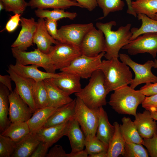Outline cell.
I'll return each mask as SVG.
<instances>
[{
	"instance_id": "cell-1",
	"label": "cell",
	"mask_w": 157,
	"mask_h": 157,
	"mask_svg": "<svg viewBox=\"0 0 157 157\" xmlns=\"http://www.w3.org/2000/svg\"><path fill=\"white\" fill-rule=\"evenodd\" d=\"M116 25L114 21L106 23L97 22L96 24L97 28L101 31L104 35L105 53L104 56L107 60L118 58L120 49L131 42V24H128L120 26L117 31H112L113 26Z\"/></svg>"
},
{
	"instance_id": "cell-2",
	"label": "cell",
	"mask_w": 157,
	"mask_h": 157,
	"mask_svg": "<svg viewBox=\"0 0 157 157\" xmlns=\"http://www.w3.org/2000/svg\"><path fill=\"white\" fill-rule=\"evenodd\" d=\"M99 69L103 73L105 86L108 93L130 84L133 79L129 67L118 58L102 60Z\"/></svg>"
},
{
	"instance_id": "cell-3",
	"label": "cell",
	"mask_w": 157,
	"mask_h": 157,
	"mask_svg": "<svg viewBox=\"0 0 157 157\" xmlns=\"http://www.w3.org/2000/svg\"><path fill=\"white\" fill-rule=\"evenodd\" d=\"M108 103L119 114L135 116L138 106L142 104L146 96L140 90H135L130 86H125L114 91Z\"/></svg>"
},
{
	"instance_id": "cell-4",
	"label": "cell",
	"mask_w": 157,
	"mask_h": 157,
	"mask_svg": "<svg viewBox=\"0 0 157 157\" xmlns=\"http://www.w3.org/2000/svg\"><path fill=\"white\" fill-rule=\"evenodd\" d=\"M90 78L88 85L75 95L89 108L98 109L106 104V98L108 93L105 86L103 73L100 69L95 71Z\"/></svg>"
},
{
	"instance_id": "cell-5",
	"label": "cell",
	"mask_w": 157,
	"mask_h": 157,
	"mask_svg": "<svg viewBox=\"0 0 157 157\" xmlns=\"http://www.w3.org/2000/svg\"><path fill=\"white\" fill-rule=\"evenodd\" d=\"M99 108H90L79 98H76L74 118L77 121L86 138L96 135L98 120Z\"/></svg>"
},
{
	"instance_id": "cell-6",
	"label": "cell",
	"mask_w": 157,
	"mask_h": 157,
	"mask_svg": "<svg viewBox=\"0 0 157 157\" xmlns=\"http://www.w3.org/2000/svg\"><path fill=\"white\" fill-rule=\"evenodd\" d=\"M105 52L100 53L97 56L90 57L81 54L75 58L68 66L60 70L76 75L81 78H90L93 73L99 69L101 59Z\"/></svg>"
},
{
	"instance_id": "cell-7",
	"label": "cell",
	"mask_w": 157,
	"mask_h": 157,
	"mask_svg": "<svg viewBox=\"0 0 157 157\" xmlns=\"http://www.w3.org/2000/svg\"><path fill=\"white\" fill-rule=\"evenodd\" d=\"M13 56L16 62L21 65H35L43 68L46 72L55 73L56 69L51 58V55L44 53L38 49L30 52L23 51L16 48H12Z\"/></svg>"
},
{
	"instance_id": "cell-8",
	"label": "cell",
	"mask_w": 157,
	"mask_h": 157,
	"mask_svg": "<svg viewBox=\"0 0 157 157\" xmlns=\"http://www.w3.org/2000/svg\"><path fill=\"white\" fill-rule=\"evenodd\" d=\"M121 61L129 66L133 71L135 77L133 79L130 86L135 89L138 85L142 83H154L157 82V76L151 71L154 62L149 60L144 64H138L133 61L129 56L124 53H119Z\"/></svg>"
},
{
	"instance_id": "cell-9",
	"label": "cell",
	"mask_w": 157,
	"mask_h": 157,
	"mask_svg": "<svg viewBox=\"0 0 157 157\" xmlns=\"http://www.w3.org/2000/svg\"><path fill=\"white\" fill-rule=\"evenodd\" d=\"M50 53L56 70L68 66L75 58L81 55L78 47L60 42L52 46Z\"/></svg>"
},
{
	"instance_id": "cell-10",
	"label": "cell",
	"mask_w": 157,
	"mask_h": 157,
	"mask_svg": "<svg viewBox=\"0 0 157 157\" xmlns=\"http://www.w3.org/2000/svg\"><path fill=\"white\" fill-rule=\"evenodd\" d=\"M131 55L149 53L155 58L157 53V33H147L138 37L122 48Z\"/></svg>"
},
{
	"instance_id": "cell-11",
	"label": "cell",
	"mask_w": 157,
	"mask_h": 157,
	"mask_svg": "<svg viewBox=\"0 0 157 157\" xmlns=\"http://www.w3.org/2000/svg\"><path fill=\"white\" fill-rule=\"evenodd\" d=\"M104 35L101 31L93 26L85 35L79 46L81 54L94 57L105 52V40Z\"/></svg>"
},
{
	"instance_id": "cell-12",
	"label": "cell",
	"mask_w": 157,
	"mask_h": 157,
	"mask_svg": "<svg viewBox=\"0 0 157 157\" xmlns=\"http://www.w3.org/2000/svg\"><path fill=\"white\" fill-rule=\"evenodd\" d=\"M8 98L9 118L11 123L27 122L34 112L20 96L15 88L10 92Z\"/></svg>"
},
{
	"instance_id": "cell-13",
	"label": "cell",
	"mask_w": 157,
	"mask_h": 157,
	"mask_svg": "<svg viewBox=\"0 0 157 157\" xmlns=\"http://www.w3.org/2000/svg\"><path fill=\"white\" fill-rule=\"evenodd\" d=\"M93 26L92 23L66 25L58 29V33L62 42L69 43L79 47L85 35Z\"/></svg>"
},
{
	"instance_id": "cell-14",
	"label": "cell",
	"mask_w": 157,
	"mask_h": 157,
	"mask_svg": "<svg viewBox=\"0 0 157 157\" xmlns=\"http://www.w3.org/2000/svg\"><path fill=\"white\" fill-rule=\"evenodd\" d=\"M6 71L10 76L12 81L15 83V88L19 94L34 113L37 110L33 92V86L35 81L31 78L21 76L8 67Z\"/></svg>"
},
{
	"instance_id": "cell-15",
	"label": "cell",
	"mask_w": 157,
	"mask_h": 157,
	"mask_svg": "<svg viewBox=\"0 0 157 157\" xmlns=\"http://www.w3.org/2000/svg\"><path fill=\"white\" fill-rule=\"evenodd\" d=\"M20 22L21 29L11 47L24 51L33 45V39L37 28V22L33 18L27 19L24 17L21 18Z\"/></svg>"
},
{
	"instance_id": "cell-16",
	"label": "cell",
	"mask_w": 157,
	"mask_h": 157,
	"mask_svg": "<svg viewBox=\"0 0 157 157\" xmlns=\"http://www.w3.org/2000/svg\"><path fill=\"white\" fill-rule=\"evenodd\" d=\"M8 67L21 76L32 79L36 82L59 76L58 73H51L40 71L38 69V67H40L35 65L26 66L16 62L15 65L11 64Z\"/></svg>"
},
{
	"instance_id": "cell-17",
	"label": "cell",
	"mask_w": 157,
	"mask_h": 157,
	"mask_svg": "<svg viewBox=\"0 0 157 157\" xmlns=\"http://www.w3.org/2000/svg\"><path fill=\"white\" fill-rule=\"evenodd\" d=\"M37 22V28L33 39V43L36 44L38 49L41 52L49 54L52 44H56L59 42L55 40L48 32L44 18H39Z\"/></svg>"
},
{
	"instance_id": "cell-18",
	"label": "cell",
	"mask_w": 157,
	"mask_h": 157,
	"mask_svg": "<svg viewBox=\"0 0 157 157\" xmlns=\"http://www.w3.org/2000/svg\"><path fill=\"white\" fill-rule=\"evenodd\" d=\"M57 77L49 78L60 89L70 95L79 92L82 89L79 76L71 73L61 72Z\"/></svg>"
},
{
	"instance_id": "cell-19",
	"label": "cell",
	"mask_w": 157,
	"mask_h": 157,
	"mask_svg": "<svg viewBox=\"0 0 157 157\" xmlns=\"http://www.w3.org/2000/svg\"><path fill=\"white\" fill-rule=\"evenodd\" d=\"M133 121L140 136L143 139L151 138L157 131V122L152 118L151 112L145 110L137 113Z\"/></svg>"
},
{
	"instance_id": "cell-20",
	"label": "cell",
	"mask_w": 157,
	"mask_h": 157,
	"mask_svg": "<svg viewBox=\"0 0 157 157\" xmlns=\"http://www.w3.org/2000/svg\"><path fill=\"white\" fill-rule=\"evenodd\" d=\"M44 81L48 94L47 106L58 108L73 100L69 95L59 88L49 78L45 79Z\"/></svg>"
},
{
	"instance_id": "cell-21",
	"label": "cell",
	"mask_w": 157,
	"mask_h": 157,
	"mask_svg": "<svg viewBox=\"0 0 157 157\" xmlns=\"http://www.w3.org/2000/svg\"><path fill=\"white\" fill-rule=\"evenodd\" d=\"M68 138L71 148L72 152L83 150L85 146V137L80 127V125L75 119L69 121L65 134Z\"/></svg>"
},
{
	"instance_id": "cell-22",
	"label": "cell",
	"mask_w": 157,
	"mask_h": 157,
	"mask_svg": "<svg viewBox=\"0 0 157 157\" xmlns=\"http://www.w3.org/2000/svg\"><path fill=\"white\" fill-rule=\"evenodd\" d=\"M69 120L60 124L43 127L36 133L41 141L46 143L50 147L62 137L65 135Z\"/></svg>"
},
{
	"instance_id": "cell-23",
	"label": "cell",
	"mask_w": 157,
	"mask_h": 157,
	"mask_svg": "<svg viewBox=\"0 0 157 157\" xmlns=\"http://www.w3.org/2000/svg\"><path fill=\"white\" fill-rule=\"evenodd\" d=\"M76 98L71 102L58 108L51 116L44 127L62 124L74 118Z\"/></svg>"
},
{
	"instance_id": "cell-24",
	"label": "cell",
	"mask_w": 157,
	"mask_h": 157,
	"mask_svg": "<svg viewBox=\"0 0 157 157\" xmlns=\"http://www.w3.org/2000/svg\"><path fill=\"white\" fill-rule=\"evenodd\" d=\"M114 126L111 125L108 119L107 113L102 106L99 108V120L96 136L108 146L115 133Z\"/></svg>"
},
{
	"instance_id": "cell-25",
	"label": "cell",
	"mask_w": 157,
	"mask_h": 157,
	"mask_svg": "<svg viewBox=\"0 0 157 157\" xmlns=\"http://www.w3.org/2000/svg\"><path fill=\"white\" fill-rule=\"evenodd\" d=\"M41 140L36 133H30L17 143L16 150L12 157H29Z\"/></svg>"
},
{
	"instance_id": "cell-26",
	"label": "cell",
	"mask_w": 157,
	"mask_h": 157,
	"mask_svg": "<svg viewBox=\"0 0 157 157\" xmlns=\"http://www.w3.org/2000/svg\"><path fill=\"white\" fill-rule=\"evenodd\" d=\"M58 108L47 106L37 109L27 122L30 133H36L44 127Z\"/></svg>"
},
{
	"instance_id": "cell-27",
	"label": "cell",
	"mask_w": 157,
	"mask_h": 157,
	"mask_svg": "<svg viewBox=\"0 0 157 157\" xmlns=\"http://www.w3.org/2000/svg\"><path fill=\"white\" fill-rule=\"evenodd\" d=\"M126 1L128 8L127 13L136 17L137 14L133 10L131 5L132 0ZM98 5L102 9L103 15L99 18L101 19L106 17L110 12L121 11L124 6L122 0H97Z\"/></svg>"
},
{
	"instance_id": "cell-28",
	"label": "cell",
	"mask_w": 157,
	"mask_h": 157,
	"mask_svg": "<svg viewBox=\"0 0 157 157\" xmlns=\"http://www.w3.org/2000/svg\"><path fill=\"white\" fill-rule=\"evenodd\" d=\"M28 6L31 8L45 9L47 8L66 9L72 6L83 8L75 0H30Z\"/></svg>"
},
{
	"instance_id": "cell-29",
	"label": "cell",
	"mask_w": 157,
	"mask_h": 157,
	"mask_svg": "<svg viewBox=\"0 0 157 157\" xmlns=\"http://www.w3.org/2000/svg\"><path fill=\"white\" fill-rule=\"evenodd\" d=\"M122 122L119 129L125 142L143 145V139L139 133L134 122L130 118L126 117L122 118Z\"/></svg>"
},
{
	"instance_id": "cell-30",
	"label": "cell",
	"mask_w": 157,
	"mask_h": 157,
	"mask_svg": "<svg viewBox=\"0 0 157 157\" xmlns=\"http://www.w3.org/2000/svg\"><path fill=\"white\" fill-rule=\"evenodd\" d=\"M10 92L6 86L0 84V131L3 132L11 123L9 118V102L8 96Z\"/></svg>"
},
{
	"instance_id": "cell-31",
	"label": "cell",
	"mask_w": 157,
	"mask_h": 157,
	"mask_svg": "<svg viewBox=\"0 0 157 157\" xmlns=\"http://www.w3.org/2000/svg\"><path fill=\"white\" fill-rule=\"evenodd\" d=\"M115 130L108 145L107 157L124 156L125 142L121 133L119 125L117 122L113 124Z\"/></svg>"
},
{
	"instance_id": "cell-32",
	"label": "cell",
	"mask_w": 157,
	"mask_h": 157,
	"mask_svg": "<svg viewBox=\"0 0 157 157\" xmlns=\"http://www.w3.org/2000/svg\"><path fill=\"white\" fill-rule=\"evenodd\" d=\"M30 133L27 122H16L11 123L1 135L8 137L18 143Z\"/></svg>"
},
{
	"instance_id": "cell-33",
	"label": "cell",
	"mask_w": 157,
	"mask_h": 157,
	"mask_svg": "<svg viewBox=\"0 0 157 157\" xmlns=\"http://www.w3.org/2000/svg\"><path fill=\"white\" fill-rule=\"evenodd\" d=\"M137 17L139 20H141L142 24L139 28L133 27L131 29L132 33L131 41L144 33H157V20L152 19L142 14H138Z\"/></svg>"
},
{
	"instance_id": "cell-34",
	"label": "cell",
	"mask_w": 157,
	"mask_h": 157,
	"mask_svg": "<svg viewBox=\"0 0 157 157\" xmlns=\"http://www.w3.org/2000/svg\"><path fill=\"white\" fill-rule=\"evenodd\" d=\"M131 5L137 15L143 14L154 19L157 13V0H135L132 1Z\"/></svg>"
},
{
	"instance_id": "cell-35",
	"label": "cell",
	"mask_w": 157,
	"mask_h": 157,
	"mask_svg": "<svg viewBox=\"0 0 157 157\" xmlns=\"http://www.w3.org/2000/svg\"><path fill=\"white\" fill-rule=\"evenodd\" d=\"M64 10L56 8L50 10L38 8L35 10V13L36 16L39 18H46L56 21L63 18L73 20L77 16L76 13L65 11Z\"/></svg>"
},
{
	"instance_id": "cell-36",
	"label": "cell",
	"mask_w": 157,
	"mask_h": 157,
	"mask_svg": "<svg viewBox=\"0 0 157 157\" xmlns=\"http://www.w3.org/2000/svg\"><path fill=\"white\" fill-rule=\"evenodd\" d=\"M33 92L37 110L48 106V94L44 81L38 82L35 81L33 86Z\"/></svg>"
},
{
	"instance_id": "cell-37",
	"label": "cell",
	"mask_w": 157,
	"mask_h": 157,
	"mask_svg": "<svg viewBox=\"0 0 157 157\" xmlns=\"http://www.w3.org/2000/svg\"><path fill=\"white\" fill-rule=\"evenodd\" d=\"M85 150L89 155H92L104 152H107L108 146L106 144L96 136L86 138Z\"/></svg>"
},
{
	"instance_id": "cell-38",
	"label": "cell",
	"mask_w": 157,
	"mask_h": 157,
	"mask_svg": "<svg viewBox=\"0 0 157 157\" xmlns=\"http://www.w3.org/2000/svg\"><path fill=\"white\" fill-rule=\"evenodd\" d=\"M142 144L125 142L124 154L125 157H148L149 155Z\"/></svg>"
},
{
	"instance_id": "cell-39",
	"label": "cell",
	"mask_w": 157,
	"mask_h": 157,
	"mask_svg": "<svg viewBox=\"0 0 157 157\" xmlns=\"http://www.w3.org/2000/svg\"><path fill=\"white\" fill-rule=\"evenodd\" d=\"M17 143L9 137L0 135V157H12Z\"/></svg>"
},
{
	"instance_id": "cell-40",
	"label": "cell",
	"mask_w": 157,
	"mask_h": 157,
	"mask_svg": "<svg viewBox=\"0 0 157 157\" xmlns=\"http://www.w3.org/2000/svg\"><path fill=\"white\" fill-rule=\"evenodd\" d=\"M3 4L6 11L11 12L15 14H22L28 6L25 0H0Z\"/></svg>"
},
{
	"instance_id": "cell-41",
	"label": "cell",
	"mask_w": 157,
	"mask_h": 157,
	"mask_svg": "<svg viewBox=\"0 0 157 157\" xmlns=\"http://www.w3.org/2000/svg\"><path fill=\"white\" fill-rule=\"evenodd\" d=\"M143 145L147 148L151 157H157V131L152 137L143 139Z\"/></svg>"
},
{
	"instance_id": "cell-42",
	"label": "cell",
	"mask_w": 157,
	"mask_h": 157,
	"mask_svg": "<svg viewBox=\"0 0 157 157\" xmlns=\"http://www.w3.org/2000/svg\"><path fill=\"white\" fill-rule=\"evenodd\" d=\"M45 24L47 30L50 35L55 40L62 42V40L58 33L57 29V21L46 18Z\"/></svg>"
},
{
	"instance_id": "cell-43",
	"label": "cell",
	"mask_w": 157,
	"mask_h": 157,
	"mask_svg": "<svg viewBox=\"0 0 157 157\" xmlns=\"http://www.w3.org/2000/svg\"><path fill=\"white\" fill-rule=\"evenodd\" d=\"M141 104L143 108L150 112L157 111V94L146 96Z\"/></svg>"
},
{
	"instance_id": "cell-44",
	"label": "cell",
	"mask_w": 157,
	"mask_h": 157,
	"mask_svg": "<svg viewBox=\"0 0 157 157\" xmlns=\"http://www.w3.org/2000/svg\"><path fill=\"white\" fill-rule=\"evenodd\" d=\"M46 157H70V153L67 154L62 146L56 145L47 154Z\"/></svg>"
},
{
	"instance_id": "cell-45",
	"label": "cell",
	"mask_w": 157,
	"mask_h": 157,
	"mask_svg": "<svg viewBox=\"0 0 157 157\" xmlns=\"http://www.w3.org/2000/svg\"><path fill=\"white\" fill-rule=\"evenodd\" d=\"M21 14L15 13L10 18L7 23L5 29L8 32L13 31L17 28L20 21Z\"/></svg>"
},
{
	"instance_id": "cell-46",
	"label": "cell",
	"mask_w": 157,
	"mask_h": 157,
	"mask_svg": "<svg viewBox=\"0 0 157 157\" xmlns=\"http://www.w3.org/2000/svg\"><path fill=\"white\" fill-rule=\"evenodd\" d=\"M49 147L46 143L41 141L30 157H46Z\"/></svg>"
},
{
	"instance_id": "cell-47",
	"label": "cell",
	"mask_w": 157,
	"mask_h": 157,
	"mask_svg": "<svg viewBox=\"0 0 157 157\" xmlns=\"http://www.w3.org/2000/svg\"><path fill=\"white\" fill-rule=\"evenodd\" d=\"M146 96H149L157 94V82L146 84L140 90Z\"/></svg>"
},
{
	"instance_id": "cell-48",
	"label": "cell",
	"mask_w": 157,
	"mask_h": 157,
	"mask_svg": "<svg viewBox=\"0 0 157 157\" xmlns=\"http://www.w3.org/2000/svg\"><path fill=\"white\" fill-rule=\"evenodd\" d=\"M83 8H86L89 11H92L98 5L97 0H75Z\"/></svg>"
},
{
	"instance_id": "cell-49",
	"label": "cell",
	"mask_w": 157,
	"mask_h": 157,
	"mask_svg": "<svg viewBox=\"0 0 157 157\" xmlns=\"http://www.w3.org/2000/svg\"><path fill=\"white\" fill-rule=\"evenodd\" d=\"M12 79L10 75H0V82L6 86L8 88L10 92L13 91L11 81Z\"/></svg>"
},
{
	"instance_id": "cell-50",
	"label": "cell",
	"mask_w": 157,
	"mask_h": 157,
	"mask_svg": "<svg viewBox=\"0 0 157 157\" xmlns=\"http://www.w3.org/2000/svg\"><path fill=\"white\" fill-rule=\"evenodd\" d=\"M70 157H87L88 154L85 150L70 153Z\"/></svg>"
},
{
	"instance_id": "cell-51",
	"label": "cell",
	"mask_w": 157,
	"mask_h": 157,
	"mask_svg": "<svg viewBox=\"0 0 157 157\" xmlns=\"http://www.w3.org/2000/svg\"><path fill=\"white\" fill-rule=\"evenodd\" d=\"M107 152H104L97 153V154L92 155H89V157H107Z\"/></svg>"
},
{
	"instance_id": "cell-52",
	"label": "cell",
	"mask_w": 157,
	"mask_h": 157,
	"mask_svg": "<svg viewBox=\"0 0 157 157\" xmlns=\"http://www.w3.org/2000/svg\"><path fill=\"white\" fill-rule=\"evenodd\" d=\"M151 115L154 120L157 121V111L151 112Z\"/></svg>"
},
{
	"instance_id": "cell-53",
	"label": "cell",
	"mask_w": 157,
	"mask_h": 157,
	"mask_svg": "<svg viewBox=\"0 0 157 157\" xmlns=\"http://www.w3.org/2000/svg\"><path fill=\"white\" fill-rule=\"evenodd\" d=\"M5 9L3 3L0 1V10L1 11L2 9Z\"/></svg>"
},
{
	"instance_id": "cell-54",
	"label": "cell",
	"mask_w": 157,
	"mask_h": 157,
	"mask_svg": "<svg viewBox=\"0 0 157 157\" xmlns=\"http://www.w3.org/2000/svg\"><path fill=\"white\" fill-rule=\"evenodd\" d=\"M154 64L153 67L157 68V60L155 59L154 61Z\"/></svg>"
},
{
	"instance_id": "cell-55",
	"label": "cell",
	"mask_w": 157,
	"mask_h": 157,
	"mask_svg": "<svg viewBox=\"0 0 157 157\" xmlns=\"http://www.w3.org/2000/svg\"><path fill=\"white\" fill-rule=\"evenodd\" d=\"M154 19L157 20V13L155 15Z\"/></svg>"
}]
</instances>
